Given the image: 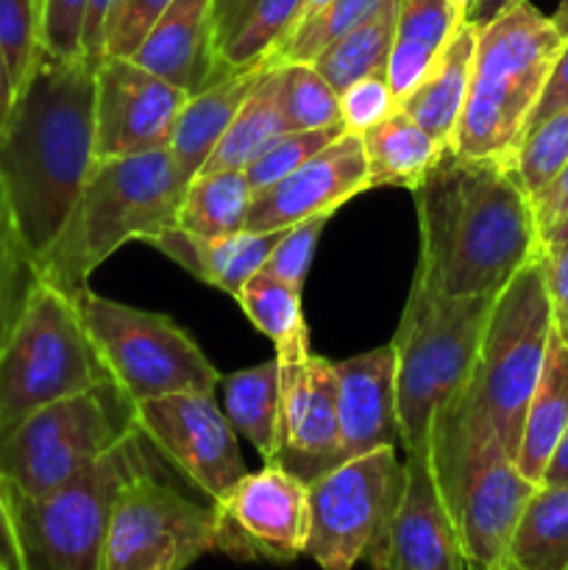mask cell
<instances>
[{
	"label": "cell",
	"instance_id": "1",
	"mask_svg": "<svg viewBox=\"0 0 568 570\" xmlns=\"http://www.w3.org/2000/svg\"><path fill=\"white\" fill-rule=\"evenodd\" d=\"M421 234L415 282L449 298H496L543 250L516 161L451 148L412 189Z\"/></svg>",
	"mask_w": 568,
	"mask_h": 570
},
{
	"label": "cell",
	"instance_id": "2",
	"mask_svg": "<svg viewBox=\"0 0 568 570\" xmlns=\"http://www.w3.org/2000/svg\"><path fill=\"white\" fill-rule=\"evenodd\" d=\"M95 161V67L39 48L0 128V184L37 259L65 226Z\"/></svg>",
	"mask_w": 568,
	"mask_h": 570
},
{
	"label": "cell",
	"instance_id": "3",
	"mask_svg": "<svg viewBox=\"0 0 568 570\" xmlns=\"http://www.w3.org/2000/svg\"><path fill=\"white\" fill-rule=\"evenodd\" d=\"M429 468L454 523L466 570H505L507 546L538 484L518 471L462 384L429 432Z\"/></svg>",
	"mask_w": 568,
	"mask_h": 570
},
{
	"label": "cell",
	"instance_id": "4",
	"mask_svg": "<svg viewBox=\"0 0 568 570\" xmlns=\"http://www.w3.org/2000/svg\"><path fill=\"white\" fill-rule=\"evenodd\" d=\"M184 187L167 150L95 159L65 226L33 259L39 278L67 295L87 287L126 243H150L176 228Z\"/></svg>",
	"mask_w": 568,
	"mask_h": 570
},
{
	"label": "cell",
	"instance_id": "5",
	"mask_svg": "<svg viewBox=\"0 0 568 570\" xmlns=\"http://www.w3.org/2000/svg\"><path fill=\"white\" fill-rule=\"evenodd\" d=\"M562 42L555 20L529 0L477 26L471 89L451 150L516 161Z\"/></svg>",
	"mask_w": 568,
	"mask_h": 570
},
{
	"label": "cell",
	"instance_id": "6",
	"mask_svg": "<svg viewBox=\"0 0 568 570\" xmlns=\"http://www.w3.org/2000/svg\"><path fill=\"white\" fill-rule=\"evenodd\" d=\"M493 298H449L412 278L395 328V412L404 454H427L432 421L468 382Z\"/></svg>",
	"mask_w": 568,
	"mask_h": 570
},
{
	"label": "cell",
	"instance_id": "7",
	"mask_svg": "<svg viewBox=\"0 0 568 570\" xmlns=\"http://www.w3.org/2000/svg\"><path fill=\"white\" fill-rule=\"evenodd\" d=\"M148 445L137 429L53 493L26 495L6 488L26 570H100L120 490L137 476L159 473Z\"/></svg>",
	"mask_w": 568,
	"mask_h": 570
},
{
	"label": "cell",
	"instance_id": "8",
	"mask_svg": "<svg viewBox=\"0 0 568 570\" xmlns=\"http://www.w3.org/2000/svg\"><path fill=\"white\" fill-rule=\"evenodd\" d=\"M551 332L555 309L546 278V256L540 250L496 293L477 365L466 382L512 460L521 443L529 399L543 371Z\"/></svg>",
	"mask_w": 568,
	"mask_h": 570
},
{
	"label": "cell",
	"instance_id": "9",
	"mask_svg": "<svg viewBox=\"0 0 568 570\" xmlns=\"http://www.w3.org/2000/svg\"><path fill=\"white\" fill-rule=\"evenodd\" d=\"M111 382L70 295L39 278L0 345V432L42 406Z\"/></svg>",
	"mask_w": 568,
	"mask_h": 570
},
{
	"label": "cell",
	"instance_id": "10",
	"mask_svg": "<svg viewBox=\"0 0 568 570\" xmlns=\"http://www.w3.org/2000/svg\"><path fill=\"white\" fill-rule=\"evenodd\" d=\"M134 432V404L115 382H106L3 429L0 482L26 495L53 493Z\"/></svg>",
	"mask_w": 568,
	"mask_h": 570
},
{
	"label": "cell",
	"instance_id": "11",
	"mask_svg": "<svg viewBox=\"0 0 568 570\" xmlns=\"http://www.w3.org/2000/svg\"><path fill=\"white\" fill-rule=\"evenodd\" d=\"M70 301L106 373L131 404L170 393L215 395L221 373L176 321L89 287L70 293Z\"/></svg>",
	"mask_w": 568,
	"mask_h": 570
},
{
	"label": "cell",
	"instance_id": "12",
	"mask_svg": "<svg viewBox=\"0 0 568 570\" xmlns=\"http://www.w3.org/2000/svg\"><path fill=\"white\" fill-rule=\"evenodd\" d=\"M401 490L404 462L393 445L334 465L310 482L304 554L321 570H354L388 532Z\"/></svg>",
	"mask_w": 568,
	"mask_h": 570
},
{
	"label": "cell",
	"instance_id": "13",
	"mask_svg": "<svg viewBox=\"0 0 568 570\" xmlns=\"http://www.w3.org/2000/svg\"><path fill=\"white\" fill-rule=\"evenodd\" d=\"M215 551V507L145 473L120 490L100 570H184Z\"/></svg>",
	"mask_w": 568,
	"mask_h": 570
},
{
	"label": "cell",
	"instance_id": "14",
	"mask_svg": "<svg viewBox=\"0 0 568 570\" xmlns=\"http://www.w3.org/2000/svg\"><path fill=\"white\" fill-rule=\"evenodd\" d=\"M215 551L237 562L298 560L310 538V484L278 462L245 473L232 490L212 501Z\"/></svg>",
	"mask_w": 568,
	"mask_h": 570
},
{
	"label": "cell",
	"instance_id": "15",
	"mask_svg": "<svg viewBox=\"0 0 568 570\" xmlns=\"http://www.w3.org/2000/svg\"><path fill=\"white\" fill-rule=\"evenodd\" d=\"M134 421L150 445L209 501L245 476L237 432L215 395L170 393L137 401Z\"/></svg>",
	"mask_w": 568,
	"mask_h": 570
},
{
	"label": "cell",
	"instance_id": "16",
	"mask_svg": "<svg viewBox=\"0 0 568 570\" xmlns=\"http://www.w3.org/2000/svg\"><path fill=\"white\" fill-rule=\"evenodd\" d=\"M282 393V449L276 462L315 482L340 465L337 367L310 351V334L276 345Z\"/></svg>",
	"mask_w": 568,
	"mask_h": 570
},
{
	"label": "cell",
	"instance_id": "17",
	"mask_svg": "<svg viewBox=\"0 0 568 570\" xmlns=\"http://www.w3.org/2000/svg\"><path fill=\"white\" fill-rule=\"evenodd\" d=\"M189 95L134 59L95 67V159L167 150Z\"/></svg>",
	"mask_w": 568,
	"mask_h": 570
},
{
	"label": "cell",
	"instance_id": "18",
	"mask_svg": "<svg viewBox=\"0 0 568 570\" xmlns=\"http://www.w3.org/2000/svg\"><path fill=\"white\" fill-rule=\"evenodd\" d=\"M368 189V161L360 134L345 131L310 161L254 195L245 228L284 232L315 217H332Z\"/></svg>",
	"mask_w": 568,
	"mask_h": 570
},
{
	"label": "cell",
	"instance_id": "19",
	"mask_svg": "<svg viewBox=\"0 0 568 570\" xmlns=\"http://www.w3.org/2000/svg\"><path fill=\"white\" fill-rule=\"evenodd\" d=\"M371 570H466L427 454L404 456V490L388 532L368 551Z\"/></svg>",
	"mask_w": 568,
	"mask_h": 570
},
{
	"label": "cell",
	"instance_id": "20",
	"mask_svg": "<svg viewBox=\"0 0 568 570\" xmlns=\"http://www.w3.org/2000/svg\"><path fill=\"white\" fill-rule=\"evenodd\" d=\"M337 367L340 462L399 443L393 345L365 351Z\"/></svg>",
	"mask_w": 568,
	"mask_h": 570
},
{
	"label": "cell",
	"instance_id": "21",
	"mask_svg": "<svg viewBox=\"0 0 568 570\" xmlns=\"http://www.w3.org/2000/svg\"><path fill=\"white\" fill-rule=\"evenodd\" d=\"M131 59L187 95L200 92L232 72L215 53L212 0H170Z\"/></svg>",
	"mask_w": 568,
	"mask_h": 570
},
{
	"label": "cell",
	"instance_id": "22",
	"mask_svg": "<svg viewBox=\"0 0 568 570\" xmlns=\"http://www.w3.org/2000/svg\"><path fill=\"white\" fill-rule=\"evenodd\" d=\"M276 65L278 61L262 59L256 65L243 67V70L228 72L226 78L200 89V92L189 95L182 115H178L176 128H173L170 148H167L173 167L184 181L189 184V178L204 170L206 159L217 148L223 134L228 131L237 111L243 109L251 92L271 76Z\"/></svg>",
	"mask_w": 568,
	"mask_h": 570
},
{
	"label": "cell",
	"instance_id": "23",
	"mask_svg": "<svg viewBox=\"0 0 568 570\" xmlns=\"http://www.w3.org/2000/svg\"><path fill=\"white\" fill-rule=\"evenodd\" d=\"M282 234L284 232L239 228V232L221 234V237H195L176 226L161 232L148 245L170 256L178 267L193 273L204 284L237 298L243 284L265 267L267 256Z\"/></svg>",
	"mask_w": 568,
	"mask_h": 570
},
{
	"label": "cell",
	"instance_id": "24",
	"mask_svg": "<svg viewBox=\"0 0 568 570\" xmlns=\"http://www.w3.org/2000/svg\"><path fill=\"white\" fill-rule=\"evenodd\" d=\"M473 53H477V22L462 20L443 53L427 70V76L401 100V109L423 131H429L438 142L449 145V148L454 142L468 89H471Z\"/></svg>",
	"mask_w": 568,
	"mask_h": 570
},
{
	"label": "cell",
	"instance_id": "25",
	"mask_svg": "<svg viewBox=\"0 0 568 570\" xmlns=\"http://www.w3.org/2000/svg\"><path fill=\"white\" fill-rule=\"evenodd\" d=\"M301 0H212L215 53L226 70L273 59L295 26Z\"/></svg>",
	"mask_w": 568,
	"mask_h": 570
},
{
	"label": "cell",
	"instance_id": "26",
	"mask_svg": "<svg viewBox=\"0 0 568 570\" xmlns=\"http://www.w3.org/2000/svg\"><path fill=\"white\" fill-rule=\"evenodd\" d=\"M462 20L451 0H401L388 59V83L399 104L427 76Z\"/></svg>",
	"mask_w": 568,
	"mask_h": 570
},
{
	"label": "cell",
	"instance_id": "27",
	"mask_svg": "<svg viewBox=\"0 0 568 570\" xmlns=\"http://www.w3.org/2000/svg\"><path fill=\"white\" fill-rule=\"evenodd\" d=\"M568 429V343L551 332L535 393L523 415L521 443H518L516 465L532 484L543 482L551 451Z\"/></svg>",
	"mask_w": 568,
	"mask_h": 570
},
{
	"label": "cell",
	"instance_id": "28",
	"mask_svg": "<svg viewBox=\"0 0 568 570\" xmlns=\"http://www.w3.org/2000/svg\"><path fill=\"white\" fill-rule=\"evenodd\" d=\"M360 137L368 161V189H415L449 148L429 131H423L401 106L388 120L368 128Z\"/></svg>",
	"mask_w": 568,
	"mask_h": 570
},
{
	"label": "cell",
	"instance_id": "29",
	"mask_svg": "<svg viewBox=\"0 0 568 570\" xmlns=\"http://www.w3.org/2000/svg\"><path fill=\"white\" fill-rule=\"evenodd\" d=\"M226 417L234 432L243 434L265 462H276L282 449V393H278V362L245 367L221 379Z\"/></svg>",
	"mask_w": 568,
	"mask_h": 570
},
{
	"label": "cell",
	"instance_id": "30",
	"mask_svg": "<svg viewBox=\"0 0 568 570\" xmlns=\"http://www.w3.org/2000/svg\"><path fill=\"white\" fill-rule=\"evenodd\" d=\"M505 570H568V484H538L507 546Z\"/></svg>",
	"mask_w": 568,
	"mask_h": 570
},
{
	"label": "cell",
	"instance_id": "31",
	"mask_svg": "<svg viewBox=\"0 0 568 570\" xmlns=\"http://www.w3.org/2000/svg\"><path fill=\"white\" fill-rule=\"evenodd\" d=\"M251 189L243 170H200L184 187L176 226L195 237H221L245 228Z\"/></svg>",
	"mask_w": 568,
	"mask_h": 570
},
{
	"label": "cell",
	"instance_id": "32",
	"mask_svg": "<svg viewBox=\"0 0 568 570\" xmlns=\"http://www.w3.org/2000/svg\"><path fill=\"white\" fill-rule=\"evenodd\" d=\"M401 0H382L371 17L351 28L349 33L329 45L312 65L315 70L337 89V95L345 87L368 76H388L390 48H393L395 17H399Z\"/></svg>",
	"mask_w": 568,
	"mask_h": 570
},
{
	"label": "cell",
	"instance_id": "33",
	"mask_svg": "<svg viewBox=\"0 0 568 570\" xmlns=\"http://www.w3.org/2000/svg\"><path fill=\"white\" fill-rule=\"evenodd\" d=\"M276 67L251 92L243 109L237 111L228 131L223 134L217 148L206 159L204 170H245L265 150V145H271L278 134L287 131L276 104V87H273V72H276Z\"/></svg>",
	"mask_w": 568,
	"mask_h": 570
},
{
	"label": "cell",
	"instance_id": "34",
	"mask_svg": "<svg viewBox=\"0 0 568 570\" xmlns=\"http://www.w3.org/2000/svg\"><path fill=\"white\" fill-rule=\"evenodd\" d=\"M276 104L287 131H315V128L343 126L340 120V95L315 65H278L273 72Z\"/></svg>",
	"mask_w": 568,
	"mask_h": 570
},
{
	"label": "cell",
	"instance_id": "35",
	"mask_svg": "<svg viewBox=\"0 0 568 570\" xmlns=\"http://www.w3.org/2000/svg\"><path fill=\"white\" fill-rule=\"evenodd\" d=\"M379 6H382V0H329L323 9L312 11L310 17L295 22L293 31L282 39V45L273 53V61H278V65H290V61L312 65L329 45L360 26Z\"/></svg>",
	"mask_w": 568,
	"mask_h": 570
},
{
	"label": "cell",
	"instance_id": "36",
	"mask_svg": "<svg viewBox=\"0 0 568 570\" xmlns=\"http://www.w3.org/2000/svg\"><path fill=\"white\" fill-rule=\"evenodd\" d=\"M234 301L248 315V321L267 340H273V345H282L287 340L298 337V334H306L301 289L290 287L287 282L273 276L265 267L243 284Z\"/></svg>",
	"mask_w": 568,
	"mask_h": 570
},
{
	"label": "cell",
	"instance_id": "37",
	"mask_svg": "<svg viewBox=\"0 0 568 570\" xmlns=\"http://www.w3.org/2000/svg\"><path fill=\"white\" fill-rule=\"evenodd\" d=\"M37 282V262L17 228L14 212L0 184V345L6 343L17 317L22 315V306Z\"/></svg>",
	"mask_w": 568,
	"mask_h": 570
},
{
	"label": "cell",
	"instance_id": "38",
	"mask_svg": "<svg viewBox=\"0 0 568 570\" xmlns=\"http://www.w3.org/2000/svg\"><path fill=\"white\" fill-rule=\"evenodd\" d=\"M568 161V104L551 111L523 137L516 156V170L529 198L540 193Z\"/></svg>",
	"mask_w": 568,
	"mask_h": 570
},
{
	"label": "cell",
	"instance_id": "39",
	"mask_svg": "<svg viewBox=\"0 0 568 570\" xmlns=\"http://www.w3.org/2000/svg\"><path fill=\"white\" fill-rule=\"evenodd\" d=\"M343 126H329V128H315V131H284L273 139L271 145H265L259 156L245 167V178H248L251 189L262 193L265 187L276 184L278 178H284L287 173H293L295 167H301L304 161H310L317 150H323L326 145H332L334 139L343 137Z\"/></svg>",
	"mask_w": 568,
	"mask_h": 570
},
{
	"label": "cell",
	"instance_id": "40",
	"mask_svg": "<svg viewBox=\"0 0 568 570\" xmlns=\"http://www.w3.org/2000/svg\"><path fill=\"white\" fill-rule=\"evenodd\" d=\"M0 53L20 89L39 53V0H0Z\"/></svg>",
	"mask_w": 568,
	"mask_h": 570
},
{
	"label": "cell",
	"instance_id": "41",
	"mask_svg": "<svg viewBox=\"0 0 568 570\" xmlns=\"http://www.w3.org/2000/svg\"><path fill=\"white\" fill-rule=\"evenodd\" d=\"M89 0H39V48L59 59H84Z\"/></svg>",
	"mask_w": 568,
	"mask_h": 570
},
{
	"label": "cell",
	"instance_id": "42",
	"mask_svg": "<svg viewBox=\"0 0 568 570\" xmlns=\"http://www.w3.org/2000/svg\"><path fill=\"white\" fill-rule=\"evenodd\" d=\"M170 0H111L106 17V56L131 59Z\"/></svg>",
	"mask_w": 568,
	"mask_h": 570
},
{
	"label": "cell",
	"instance_id": "43",
	"mask_svg": "<svg viewBox=\"0 0 568 570\" xmlns=\"http://www.w3.org/2000/svg\"><path fill=\"white\" fill-rule=\"evenodd\" d=\"M399 98L390 89L388 76H368L340 92V120L351 134H365L399 109Z\"/></svg>",
	"mask_w": 568,
	"mask_h": 570
},
{
	"label": "cell",
	"instance_id": "44",
	"mask_svg": "<svg viewBox=\"0 0 568 570\" xmlns=\"http://www.w3.org/2000/svg\"><path fill=\"white\" fill-rule=\"evenodd\" d=\"M326 223L329 217H315V220H304L298 226L284 228V234L273 245L271 256H267L265 271H271L273 276L287 282L290 287L304 289L306 273H310L312 256H315L317 239H321V232Z\"/></svg>",
	"mask_w": 568,
	"mask_h": 570
},
{
	"label": "cell",
	"instance_id": "45",
	"mask_svg": "<svg viewBox=\"0 0 568 570\" xmlns=\"http://www.w3.org/2000/svg\"><path fill=\"white\" fill-rule=\"evenodd\" d=\"M546 278H549L551 309H555V328L568 343V243L543 250Z\"/></svg>",
	"mask_w": 568,
	"mask_h": 570
},
{
	"label": "cell",
	"instance_id": "46",
	"mask_svg": "<svg viewBox=\"0 0 568 570\" xmlns=\"http://www.w3.org/2000/svg\"><path fill=\"white\" fill-rule=\"evenodd\" d=\"M566 104H568V37H566V42H562V50H560V56H557L555 67H551V76H549V81H546L543 95H540L538 106H535L532 120H529V131H532L540 120H546L551 111L562 109Z\"/></svg>",
	"mask_w": 568,
	"mask_h": 570
},
{
	"label": "cell",
	"instance_id": "47",
	"mask_svg": "<svg viewBox=\"0 0 568 570\" xmlns=\"http://www.w3.org/2000/svg\"><path fill=\"white\" fill-rule=\"evenodd\" d=\"M111 0H89L87 20H84V59L98 67L106 59V17Z\"/></svg>",
	"mask_w": 568,
	"mask_h": 570
},
{
	"label": "cell",
	"instance_id": "48",
	"mask_svg": "<svg viewBox=\"0 0 568 570\" xmlns=\"http://www.w3.org/2000/svg\"><path fill=\"white\" fill-rule=\"evenodd\" d=\"M0 570H26L20 540H17L14 518H11L9 495H6L3 482H0Z\"/></svg>",
	"mask_w": 568,
	"mask_h": 570
},
{
	"label": "cell",
	"instance_id": "49",
	"mask_svg": "<svg viewBox=\"0 0 568 570\" xmlns=\"http://www.w3.org/2000/svg\"><path fill=\"white\" fill-rule=\"evenodd\" d=\"M540 484H568V429L562 432L555 451H551V460L549 465H546L543 482Z\"/></svg>",
	"mask_w": 568,
	"mask_h": 570
},
{
	"label": "cell",
	"instance_id": "50",
	"mask_svg": "<svg viewBox=\"0 0 568 570\" xmlns=\"http://www.w3.org/2000/svg\"><path fill=\"white\" fill-rule=\"evenodd\" d=\"M14 95H17V89H14V81H11V76H9V67H6V61H3V53H0V128H3L6 117H9V111H11V104H14Z\"/></svg>",
	"mask_w": 568,
	"mask_h": 570
},
{
	"label": "cell",
	"instance_id": "51",
	"mask_svg": "<svg viewBox=\"0 0 568 570\" xmlns=\"http://www.w3.org/2000/svg\"><path fill=\"white\" fill-rule=\"evenodd\" d=\"M518 3V0H479V6L473 9V14L468 17L471 22H477V26H482V22H488L490 17H496L499 11H505L507 6Z\"/></svg>",
	"mask_w": 568,
	"mask_h": 570
},
{
	"label": "cell",
	"instance_id": "52",
	"mask_svg": "<svg viewBox=\"0 0 568 570\" xmlns=\"http://www.w3.org/2000/svg\"><path fill=\"white\" fill-rule=\"evenodd\" d=\"M540 243H543V250L557 248V245H566L568 243V215L560 217L555 226L546 228V232L540 234Z\"/></svg>",
	"mask_w": 568,
	"mask_h": 570
},
{
	"label": "cell",
	"instance_id": "53",
	"mask_svg": "<svg viewBox=\"0 0 568 570\" xmlns=\"http://www.w3.org/2000/svg\"><path fill=\"white\" fill-rule=\"evenodd\" d=\"M551 20H555V26L560 28L562 37H568V0H560V3H557V11L551 14Z\"/></svg>",
	"mask_w": 568,
	"mask_h": 570
},
{
	"label": "cell",
	"instance_id": "54",
	"mask_svg": "<svg viewBox=\"0 0 568 570\" xmlns=\"http://www.w3.org/2000/svg\"><path fill=\"white\" fill-rule=\"evenodd\" d=\"M326 3H329V0H301V11H298V20H295V22H301L304 17H310L312 11L323 9ZM290 31H293V28H290Z\"/></svg>",
	"mask_w": 568,
	"mask_h": 570
},
{
	"label": "cell",
	"instance_id": "55",
	"mask_svg": "<svg viewBox=\"0 0 568 570\" xmlns=\"http://www.w3.org/2000/svg\"><path fill=\"white\" fill-rule=\"evenodd\" d=\"M451 3H454L457 11H460V14L468 20V17L473 14V9H477V6H479V0H451Z\"/></svg>",
	"mask_w": 568,
	"mask_h": 570
}]
</instances>
